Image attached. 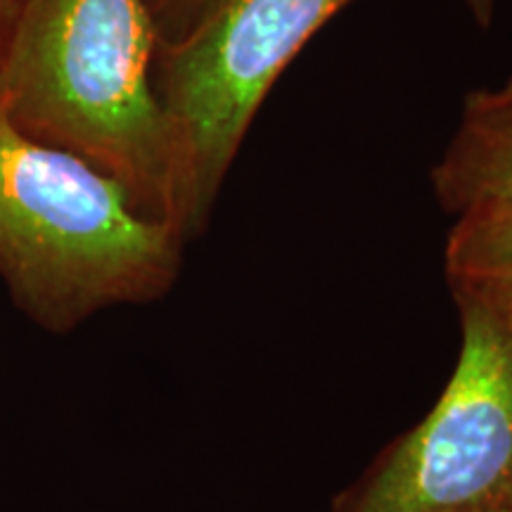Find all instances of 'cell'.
Instances as JSON below:
<instances>
[{
	"label": "cell",
	"mask_w": 512,
	"mask_h": 512,
	"mask_svg": "<svg viewBox=\"0 0 512 512\" xmlns=\"http://www.w3.org/2000/svg\"><path fill=\"white\" fill-rule=\"evenodd\" d=\"M157 50L147 0H34L0 67V110L24 136L112 176L143 214L188 242Z\"/></svg>",
	"instance_id": "1"
},
{
	"label": "cell",
	"mask_w": 512,
	"mask_h": 512,
	"mask_svg": "<svg viewBox=\"0 0 512 512\" xmlns=\"http://www.w3.org/2000/svg\"><path fill=\"white\" fill-rule=\"evenodd\" d=\"M185 240L86 159L24 136L0 110V283L48 335L174 290Z\"/></svg>",
	"instance_id": "2"
},
{
	"label": "cell",
	"mask_w": 512,
	"mask_h": 512,
	"mask_svg": "<svg viewBox=\"0 0 512 512\" xmlns=\"http://www.w3.org/2000/svg\"><path fill=\"white\" fill-rule=\"evenodd\" d=\"M351 0H211L159 43L155 88L176 133L188 238L209 226L242 140L280 74Z\"/></svg>",
	"instance_id": "3"
},
{
	"label": "cell",
	"mask_w": 512,
	"mask_h": 512,
	"mask_svg": "<svg viewBox=\"0 0 512 512\" xmlns=\"http://www.w3.org/2000/svg\"><path fill=\"white\" fill-rule=\"evenodd\" d=\"M463 344L446 389L328 512H482L512 496V335L458 309Z\"/></svg>",
	"instance_id": "4"
},
{
	"label": "cell",
	"mask_w": 512,
	"mask_h": 512,
	"mask_svg": "<svg viewBox=\"0 0 512 512\" xmlns=\"http://www.w3.org/2000/svg\"><path fill=\"white\" fill-rule=\"evenodd\" d=\"M432 188L456 216L512 204V74L465 95L456 131L432 169Z\"/></svg>",
	"instance_id": "5"
},
{
	"label": "cell",
	"mask_w": 512,
	"mask_h": 512,
	"mask_svg": "<svg viewBox=\"0 0 512 512\" xmlns=\"http://www.w3.org/2000/svg\"><path fill=\"white\" fill-rule=\"evenodd\" d=\"M444 273L458 309L482 313L512 335V204L456 216Z\"/></svg>",
	"instance_id": "6"
},
{
	"label": "cell",
	"mask_w": 512,
	"mask_h": 512,
	"mask_svg": "<svg viewBox=\"0 0 512 512\" xmlns=\"http://www.w3.org/2000/svg\"><path fill=\"white\" fill-rule=\"evenodd\" d=\"M209 5L211 0H147L159 31V43L181 38Z\"/></svg>",
	"instance_id": "7"
},
{
	"label": "cell",
	"mask_w": 512,
	"mask_h": 512,
	"mask_svg": "<svg viewBox=\"0 0 512 512\" xmlns=\"http://www.w3.org/2000/svg\"><path fill=\"white\" fill-rule=\"evenodd\" d=\"M31 5L34 0H0V67H3Z\"/></svg>",
	"instance_id": "8"
},
{
	"label": "cell",
	"mask_w": 512,
	"mask_h": 512,
	"mask_svg": "<svg viewBox=\"0 0 512 512\" xmlns=\"http://www.w3.org/2000/svg\"><path fill=\"white\" fill-rule=\"evenodd\" d=\"M467 10H470L472 19L477 22V27L489 29L496 15V0H465Z\"/></svg>",
	"instance_id": "9"
},
{
	"label": "cell",
	"mask_w": 512,
	"mask_h": 512,
	"mask_svg": "<svg viewBox=\"0 0 512 512\" xmlns=\"http://www.w3.org/2000/svg\"><path fill=\"white\" fill-rule=\"evenodd\" d=\"M482 512H508V503H505V505H498V508H489V510H482Z\"/></svg>",
	"instance_id": "10"
},
{
	"label": "cell",
	"mask_w": 512,
	"mask_h": 512,
	"mask_svg": "<svg viewBox=\"0 0 512 512\" xmlns=\"http://www.w3.org/2000/svg\"><path fill=\"white\" fill-rule=\"evenodd\" d=\"M508 512H512V496H510V501H508Z\"/></svg>",
	"instance_id": "11"
}]
</instances>
